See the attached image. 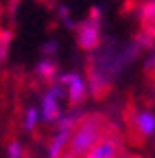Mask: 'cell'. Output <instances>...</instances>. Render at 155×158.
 Here are the masks:
<instances>
[{"label":"cell","instance_id":"cell-1","mask_svg":"<svg viewBox=\"0 0 155 158\" xmlns=\"http://www.w3.org/2000/svg\"><path fill=\"white\" fill-rule=\"evenodd\" d=\"M107 121L99 114H92L85 116L83 121L74 127V134L70 138V145H68V156H90L92 147L105 136Z\"/></svg>","mask_w":155,"mask_h":158},{"label":"cell","instance_id":"cell-2","mask_svg":"<svg viewBox=\"0 0 155 158\" xmlns=\"http://www.w3.org/2000/svg\"><path fill=\"white\" fill-rule=\"evenodd\" d=\"M61 97H64V88L61 86H52L46 97H44V101H42V121L50 123V121H57V118L61 116Z\"/></svg>","mask_w":155,"mask_h":158},{"label":"cell","instance_id":"cell-3","mask_svg":"<svg viewBox=\"0 0 155 158\" xmlns=\"http://www.w3.org/2000/svg\"><path fill=\"white\" fill-rule=\"evenodd\" d=\"M118 154H120V141L114 134L103 136L101 141L92 147V152H90L92 158H114V156H118Z\"/></svg>","mask_w":155,"mask_h":158},{"label":"cell","instance_id":"cell-4","mask_svg":"<svg viewBox=\"0 0 155 158\" xmlns=\"http://www.w3.org/2000/svg\"><path fill=\"white\" fill-rule=\"evenodd\" d=\"M61 84L68 88V97H70V103H81L83 101V97H85V81L79 77V75H74V73H70V75H64L61 77Z\"/></svg>","mask_w":155,"mask_h":158},{"label":"cell","instance_id":"cell-5","mask_svg":"<svg viewBox=\"0 0 155 158\" xmlns=\"http://www.w3.org/2000/svg\"><path fill=\"white\" fill-rule=\"evenodd\" d=\"M76 35H79V46L81 48H85V51L94 48L99 44V27H96V20L83 22L79 27V31H76Z\"/></svg>","mask_w":155,"mask_h":158},{"label":"cell","instance_id":"cell-6","mask_svg":"<svg viewBox=\"0 0 155 158\" xmlns=\"http://www.w3.org/2000/svg\"><path fill=\"white\" fill-rule=\"evenodd\" d=\"M133 132L138 134L140 138L153 136V132H155V116H153L151 112L135 114V118H133Z\"/></svg>","mask_w":155,"mask_h":158},{"label":"cell","instance_id":"cell-7","mask_svg":"<svg viewBox=\"0 0 155 158\" xmlns=\"http://www.w3.org/2000/svg\"><path fill=\"white\" fill-rule=\"evenodd\" d=\"M70 138H72V132L70 130H57V134L52 136V141H50V145H48V156H61L66 149L64 147H68L70 145Z\"/></svg>","mask_w":155,"mask_h":158},{"label":"cell","instance_id":"cell-8","mask_svg":"<svg viewBox=\"0 0 155 158\" xmlns=\"http://www.w3.org/2000/svg\"><path fill=\"white\" fill-rule=\"evenodd\" d=\"M142 20H144L146 29L153 33V29H155V0H153V2H146L142 7Z\"/></svg>","mask_w":155,"mask_h":158},{"label":"cell","instance_id":"cell-9","mask_svg":"<svg viewBox=\"0 0 155 158\" xmlns=\"http://www.w3.org/2000/svg\"><path fill=\"white\" fill-rule=\"evenodd\" d=\"M40 118H42V112H40V110H35V108L26 110V114H24V130L33 132V130H35V125H37V121H40Z\"/></svg>","mask_w":155,"mask_h":158},{"label":"cell","instance_id":"cell-10","mask_svg":"<svg viewBox=\"0 0 155 158\" xmlns=\"http://www.w3.org/2000/svg\"><path fill=\"white\" fill-rule=\"evenodd\" d=\"M76 114H66V116H59L57 118V130H74V125H76Z\"/></svg>","mask_w":155,"mask_h":158},{"label":"cell","instance_id":"cell-11","mask_svg":"<svg viewBox=\"0 0 155 158\" xmlns=\"http://www.w3.org/2000/svg\"><path fill=\"white\" fill-rule=\"evenodd\" d=\"M37 75H40V77H46V79H50V77L55 75V66H52L50 59H42V62L37 64Z\"/></svg>","mask_w":155,"mask_h":158},{"label":"cell","instance_id":"cell-12","mask_svg":"<svg viewBox=\"0 0 155 158\" xmlns=\"http://www.w3.org/2000/svg\"><path fill=\"white\" fill-rule=\"evenodd\" d=\"M9 156H11V158L22 156V145H20V143H11V145H9Z\"/></svg>","mask_w":155,"mask_h":158}]
</instances>
